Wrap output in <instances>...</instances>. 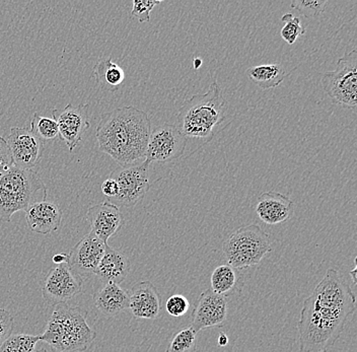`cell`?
I'll use <instances>...</instances> for the list:
<instances>
[{
	"label": "cell",
	"instance_id": "obj_1",
	"mask_svg": "<svg viewBox=\"0 0 357 352\" xmlns=\"http://www.w3.org/2000/svg\"><path fill=\"white\" fill-rule=\"evenodd\" d=\"M356 309V295L335 269L305 298L298 321L300 352H328Z\"/></svg>",
	"mask_w": 357,
	"mask_h": 352
},
{
	"label": "cell",
	"instance_id": "obj_2",
	"mask_svg": "<svg viewBox=\"0 0 357 352\" xmlns=\"http://www.w3.org/2000/svg\"><path fill=\"white\" fill-rule=\"evenodd\" d=\"M151 133V121L144 111L121 107L104 114L97 127L98 146L121 168L145 158Z\"/></svg>",
	"mask_w": 357,
	"mask_h": 352
},
{
	"label": "cell",
	"instance_id": "obj_3",
	"mask_svg": "<svg viewBox=\"0 0 357 352\" xmlns=\"http://www.w3.org/2000/svg\"><path fill=\"white\" fill-rule=\"evenodd\" d=\"M227 101L218 82L193 95L178 109L177 128L185 137L211 141L227 114Z\"/></svg>",
	"mask_w": 357,
	"mask_h": 352
},
{
	"label": "cell",
	"instance_id": "obj_4",
	"mask_svg": "<svg viewBox=\"0 0 357 352\" xmlns=\"http://www.w3.org/2000/svg\"><path fill=\"white\" fill-rule=\"evenodd\" d=\"M82 307L60 304L55 306L40 341L50 346L51 352H84L97 338L95 330L86 322Z\"/></svg>",
	"mask_w": 357,
	"mask_h": 352
},
{
	"label": "cell",
	"instance_id": "obj_5",
	"mask_svg": "<svg viewBox=\"0 0 357 352\" xmlns=\"http://www.w3.org/2000/svg\"><path fill=\"white\" fill-rule=\"evenodd\" d=\"M47 199L46 185L35 171L13 166L0 178V222Z\"/></svg>",
	"mask_w": 357,
	"mask_h": 352
},
{
	"label": "cell",
	"instance_id": "obj_6",
	"mask_svg": "<svg viewBox=\"0 0 357 352\" xmlns=\"http://www.w3.org/2000/svg\"><path fill=\"white\" fill-rule=\"evenodd\" d=\"M222 251L229 266L234 269L250 268L271 253V239L257 224L241 227L229 234L223 243Z\"/></svg>",
	"mask_w": 357,
	"mask_h": 352
},
{
	"label": "cell",
	"instance_id": "obj_7",
	"mask_svg": "<svg viewBox=\"0 0 357 352\" xmlns=\"http://www.w3.org/2000/svg\"><path fill=\"white\" fill-rule=\"evenodd\" d=\"M323 90L332 102L356 110L357 105V50L352 49L337 61L336 69L324 73Z\"/></svg>",
	"mask_w": 357,
	"mask_h": 352
},
{
	"label": "cell",
	"instance_id": "obj_8",
	"mask_svg": "<svg viewBox=\"0 0 357 352\" xmlns=\"http://www.w3.org/2000/svg\"><path fill=\"white\" fill-rule=\"evenodd\" d=\"M151 162L145 160L139 164L116 169L110 178L118 184V194L107 201L118 207H133L139 204L151 188L149 167Z\"/></svg>",
	"mask_w": 357,
	"mask_h": 352
},
{
	"label": "cell",
	"instance_id": "obj_9",
	"mask_svg": "<svg viewBox=\"0 0 357 352\" xmlns=\"http://www.w3.org/2000/svg\"><path fill=\"white\" fill-rule=\"evenodd\" d=\"M84 280L67 263L56 265L47 273L42 285V296L49 307L66 304L67 300L79 295Z\"/></svg>",
	"mask_w": 357,
	"mask_h": 352
},
{
	"label": "cell",
	"instance_id": "obj_10",
	"mask_svg": "<svg viewBox=\"0 0 357 352\" xmlns=\"http://www.w3.org/2000/svg\"><path fill=\"white\" fill-rule=\"evenodd\" d=\"M187 148V137L173 124H162L151 130L145 160L153 162H172L180 159Z\"/></svg>",
	"mask_w": 357,
	"mask_h": 352
},
{
	"label": "cell",
	"instance_id": "obj_11",
	"mask_svg": "<svg viewBox=\"0 0 357 352\" xmlns=\"http://www.w3.org/2000/svg\"><path fill=\"white\" fill-rule=\"evenodd\" d=\"M6 142L13 166L22 170H32L43 157L45 142L31 130L30 127H11Z\"/></svg>",
	"mask_w": 357,
	"mask_h": 352
},
{
	"label": "cell",
	"instance_id": "obj_12",
	"mask_svg": "<svg viewBox=\"0 0 357 352\" xmlns=\"http://www.w3.org/2000/svg\"><path fill=\"white\" fill-rule=\"evenodd\" d=\"M52 116L59 129L60 137L69 151H73L89 130V105L68 104L66 108L53 110Z\"/></svg>",
	"mask_w": 357,
	"mask_h": 352
},
{
	"label": "cell",
	"instance_id": "obj_13",
	"mask_svg": "<svg viewBox=\"0 0 357 352\" xmlns=\"http://www.w3.org/2000/svg\"><path fill=\"white\" fill-rule=\"evenodd\" d=\"M191 328L198 333L202 330L222 327L227 318V298L211 289L202 291L192 312Z\"/></svg>",
	"mask_w": 357,
	"mask_h": 352
},
{
	"label": "cell",
	"instance_id": "obj_14",
	"mask_svg": "<svg viewBox=\"0 0 357 352\" xmlns=\"http://www.w3.org/2000/svg\"><path fill=\"white\" fill-rule=\"evenodd\" d=\"M107 245L91 231L71 249L70 253L67 254V264L80 277L93 275L104 255Z\"/></svg>",
	"mask_w": 357,
	"mask_h": 352
},
{
	"label": "cell",
	"instance_id": "obj_15",
	"mask_svg": "<svg viewBox=\"0 0 357 352\" xmlns=\"http://www.w3.org/2000/svg\"><path fill=\"white\" fill-rule=\"evenodd\" d=\"M86 220L91 224V233L106 244L124 224V216L119 207L107 200L102 204L89 207L86 213Z\"/></svg>",
	"mask_w": 357,
	"mask_h": 352
},
{
	"label": "cell",
	"instance_id": "obj_16",
	"mask_svg": "<svg viewBox=\"0 0 357 352\" xmlns=\"http://www.w3.org/2000/svg\"><path fill=\"white\" fill-rule=\"evenodd\" d=\"M256 215L268 226L289 222L294 216V204L289 196L269 191L261 194L256 204Z\"/></svg>",
	"mask_w": 357,
	"mask_h": 352
},
{
	"label": "cell",
	"instance_id": "obj_17",
	"mask_svg": "<svg viewBox=\"0 0 357 352\" xmlns=\"http://www.w3.org/2000/svg\"><path fill=\"white\" fill-rule=\"evenodd\" d=\"M129 307L136 319L155 320L160 314V296L151 282H138L128 291Z\"/></svg>",
	"mask_w": 357,
	"mask_h": 352
},
{
	"label": "cell",
	"instance_id": "obj_18",
	"mask_svg": "<svg viewBox=\"0 0 357 352\" xmlns=\"http://www.w3.org/2000/svg\"><path fill=\"white\" fill-rule=\"evenodd\" d=\"M26 220L33 233L49 235L59 229L62 211L54 202L45 200L26 209Z\"/></svg>",
	"mask_w": 357,
	"mask_h": 352
},
{
	"label": "cell",
	"instance_id": "obj_19",
	"mask_svg": "<svg viewBox=\"0 0 357 352\" xmlns=\"http://www.w3.org/2000/svg\"><path fill=\"white\" fill-rule=\"evenodd\" d=\"M130 260L123 252L115 250L107 245L95 275L105 284H120L130 273Z\"/></svg>",
	"mask_w": 357,
	"mask_h": 352
},
{
	"label": "cell",
	"instance_id": "obj_20",
	"mask_svg": "<svg viewBox=\"0 0 357 352\" xmlns=\"http://www.w3.org/2000/svg\"><path fill=\"white\" fill-rule=\"evenodd\" d=\"M93 304L106 317H115L128 309V291L119 284H106L93 296Z\"/></svg>",
	"mask_w": 357,
	"mask_h": 352
},
{
	"label": "cell",
	"instance_id": "obj_21",
	"mask_svg": "<svg viewBox=\"0 0 357 352\" xmlns=\"http://www.w3.org/2000/svg\"><path fill=\"white\" fill-rule=\"evenodd\" d=\"M245 73L262 90L278 88L287 77L284 68L279 63L253 66L248 68Z\"/></svg>",
	"mask_w": 357,
	"mask_h": 352
},
{
	"label": "cell",
	"instance_id": "obj_22",
	"mask_svg": "<svg viewBox=\"0 0 357 352\" xmlns=\"http://www.w3.org/2000/svg\"><path fill=\"white\" fill-rule=\"evenodd\" d=\"M96 80L105 91H115L123 84L125 72L112 58L100 59L93 68Z\"/></svg>",
	"mask_w": 357,
	"mask_h": 352
},
{
	"label": "cell",
	"instance_id": "obj_23",
	"mask_svg": "<svg viewBox=\"0 0 357 352\" xmlns=\"http://www.w3.org/2000/svg\"><path fill=\"white\" fill-rule=\"evenodd\" d=\"M240 280V274L229 264L216 267L211 274V289L218 295L227 296L233 295Z\"/></svg>",
	"mask_w": 357,
	"mask_h": 352
},
{
	"label": "cell",
	"instance_id": "obj_24",
	"mask_svg": "<svg viewBox=\"0 0 357 352\" xmlns=\"http://www.w3.org/2000/svg\"><path fill=\"white\" fill-rule=\"evenodd\" d=\"M40 336L30 334L11 335L0 347V352H35Z\"/></svg>",
	"mask_w": 357,
	"mask_h": 352
},
{
	"label": "cell",
	"instance_id": "obj_25",
	"mask_svg": "<svg viewBox=\"0 0 357 352\" xmlns=\"http://www.w3.org/2000/svg\"><path fill=\"white\" fill-rule=\"evenodd\" d=\"M31 130L43 141L54 140L59 137V129L53 118L43 117L38 113L33 115Z\"/></svg>",
	"mask_w": 357,
	"mask_h": 352
},
{
	"label": "cell",
	"instance_id": "obj_26",
	"mask_svg": "<svg viewBox=\"0 0 357 352\" xmlns=\"http://www.w3.org/2000/svg\"><path fill=\"white\" fill-rule=\"evenodd\" d=\"M197 333L191 327L178 332L167 347L166 352H196Z\"/></svg>",
	"mask_w": 357,
	"mask_h": 352
},
{
	"label": "cell",
	"instance_id": "obj_27",
	"mask_svg": "<svg viewBox=\"0 0 357 352\" xmlns=\"http://www.w3.org/2000/svg\"><path fill=\"white\" fill-rule=\"evenodd\" d=\"M281 22L285 23L281 29V38L289 45L296 43L298 37L305 35V29L301 24V19L294 17L292 13H285L281 17Z\"/></svg>",
	"mask_w": 357,
	"mask_h": 352
},
{
	"label": "cell",
	"instance_id": "obj_28",
	"mask_svg": "<svg viewBox=\"0 0 357 352\" xmlns=\"http://www.w3.org/2000/svg\"><path fill=\"white\" fill-rule=\"evenodd\" d=\"M327 3V0H294L290 6L303 17H316L325 12Z\"/></svg>",
	"mask_w": 357,
	"mask_h": 352
},
{
	"label": "cell",
	"instance_id": "obj_29",
	"mask_svg": "<svg viewBox=\"0 0 357 352\" xmlns=\"http://www.w3.org/2000/svg\"><path fill=\"white\" fill-rule=\"evenodd\" d=\"M160 3V1L153 0H134L131 17H136L139 23H149L151 21V10Z\"/></svg>",
	"mask_w": 357,
	"mask_h": 352
},
{
	"label": "cell",
	"instance_id": "obj_30",
	"mask_svg": "<svg viewBox=\"0 0 357 352\" xmlns=\"http://www.w3.org/2000/svg\"><path fill=\"white\" fill-rule=\"evenodd\" d=\"M190 309V303L186 296L174 295L167 298L166 309L172 317H182Z\"/></svg>",
	"mask_w": 357,
	"mask_h": 352
},
{
	"label": "cell",
	"instance_id": "obj_31",
	"mask_svg": "<svg viewBox=\"0 0 357 352\" xmlns=\"http://www.w3.org/2000/svg\"><path fill=\"white\" fill-rule=\"evenodd\" d=\"M15 319L10 312L0 309V347L13 335Z\"/></svg>",
	"mask_w": 357,
	"mask_h": 352
},
{
	"label": "cell",
	"instance_id": "obj_32",
	"mask_svg": "<svg viewBox=\"0 0 357 352\" xmlns=\"http://www.w3.org/2000/svg\"><path fill=\"white\" fill-rule=\"evenodd\" d=\"M13 166V158L8 142L0 137V178Z\"/></svg>",
	"mask_w": 357,
	"mask_h": 352
},
{
	"label": "cell",
	"instance_id": "obj_33",
	"mask_svg": "<svg viewBox=\"0 0 357 352\" xmlns=\"http://www.w3.org/2000/svg\"><path fill=\"white\" fill-rule=\"evenodd\" d=\"M102 192L106 196L107 199L109 198L115 197L118 194V184L115 180L109 177L108 179L105 180L102 184Z\"/></svg>",
	"mask_w": 357,
	"mask_h": 352
},
{
	"label": "cell",
	"instance_id": "obj_34",
	"mask_svg": "<svg viewBox=\"0 0 357 352\" xmlns=\"http://www.w3.org/2000/svg\"><path fill=\"white\" fill-rule=\"evenodd\" d=\"M52 261L56 265L64 264L68 261V256L67 254H57V255L53 256Z\"/></svg>",
	"mask_w": 357,
	"mask_h": 352
},
{
	"label": "cell",
	"instance_id": "obj_35",
	"mask_svg": "<svg viewBox=\"0 0 357 352\" xmlns=\"http://www.w3.org/2000/svg\"><path fill=\"white\" fill-rule=\"evenodd\" d=\"M218 346H227L229 344V337H227V334L222 333L220 336H218Z\"/></svg>",
	"mask_w": 357,
	"mask_h": 352
},
{
	"label": "cell",
	"instance_id": "obj_36",
	"mask_svg": "<svg viewBox=\"0 0 357 352\" xmlns=\"http://www.w3.org/2000/svg\"><path fill=\"white\" fill-rule=\"evenodd\" d=\"M356 261H354V268L352 269V270L349 271V274H351V278H352V284L354 285L356 284Z\"/></svg>",
	"mask_w": 357,
	"mask_h": 352
},
{
	"label": "cell",
	"instance_id": "obj_37",
	"mask_svg": "<svg viewBox=\"0 0 357 352\" xmlns=\"http://www.w3.org/2000/svg\"><path fill=\"white\" fill-rule=\"evenodd\" d=\"M201 64H202V60L199 59V58H195V59H194V68H199Z\"/></svg>",
	"mask_w": 357,
	"mask_h": 352
},
{
	"label": "cell",
	"instance_id": "obj_38",
	"mask_svg": "<svg viewBox=\"0 0 357 352\" xmlns=\"http://www.w3.org/2000/svg\"><path fill=\"white\" fill-rule=\"evenodd\" d=\"M35 352H51L46 349H40L39 351H36Z\"/></svg>",
	"mask_w": 357,
	"mask_h": 352
}]
</instances>
